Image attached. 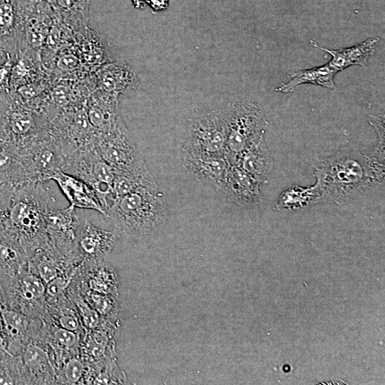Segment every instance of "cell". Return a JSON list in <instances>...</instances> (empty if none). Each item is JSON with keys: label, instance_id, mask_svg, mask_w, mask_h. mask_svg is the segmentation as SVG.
<instances>
[{"label": "cell", "instance_id": "1", "mask_svg": "<svg viewBox=\"0 0 385 385\" xmlns=\"http://www.w3.org/2000/svg\"><path fill=\"white\" fill-rule=\"evenodd\" d=\"M315 169L322 201L338 204L349 202L384 177V165L349 145L322 160Z\"/></svg>", "mask_w": 385, "mask_h": 385}, {"label": "cell", "instance_id": "2", "mask_svg": "<svg viewBox=\"0 0 385 385\" xmlns=\"http://www.w3.org/2000/svg\"><path fill=\"white\" fill-rule=\"evenodd\" d=\"M168 213L166 200L158 189L141 188L115 197L103 215L118 233L143 237L162 228Z\"/></svg>", "mask_w": 385, "mask_h": 385}, {"label": "cell", "instance_id": "3", "mask_svg": "<svg viewBox=\"0 0 385 385\" xmlns=\"http://www.w3.org/2000/svg\"><path fill=\"white\" fill-rule=\"evenodd\" d=\"M46 183L28 181L16 186L4 220L18 234L24 249L38 243L46 232L49 204L55 201Z\"/></svg>", "mask_w": 385, "mask_h": 385}, {"label": "cell", "instance_id": "4", "mask_svg": "<svg viewBox=\"0 0 385 385\" xmlns=\"http://www.w3.org/2000/svg\"><path fill=\"white\" fill-rule=\"evenodd\" d=\"M226 126L225 158L236 165L242 153L265 137L268 121L260 106L242 101L230 102L222 109Z\"/></svg>", "mask_w": 385, "mask_h": 385}, {"label": "cell", "instance_id": "5", "mask_svg": "<svg viewBox=\"0 0 385 385\" xmlns=\"http://www.w3.org/2000/svg\"><path fill=\"white\" fill-rule=\"evenodd\" d=\"M18 149L27 181L48 182L63 171L64 157L49 130Z\"/></svg>", "mask_w": 385, "mask_h": 385}, {"label": "cell", "instance_id": "6", "mask_svg": "<svg viewBox=\"0 0 385 385\" xmlns=\"http://www.w3.org/2000/svg\"><path fill=\"white\" fill-rule=\"evenodd\" d=\"M226 126L222 110H214L190 120L183 151L225 156Z\"/></svg>", "mask_w": 385, "mask_h": 385}, {"label": "cell", "instance_id": "7", "mask_svg": "<svg viewBox=\"0 0 385 385\" xmlns=\"http://www.w3.org/2000/svg\"><path fill=\"white\" fill-rule=\"evenodd\" d=\"M36 0H0V50L14 56Z\"/></svg>", "mask_w": 385, "mask_h": 385}, {"label": "cell", "instance_id": "8", "mask_svg": "<svg viewBox=\"0 0 385 385\" xmlns=\"http://www.w3.org/2000/svg\"><path fill=\"white\" fill-rule=\"evenodd\" d=\"M96 149L115 169L122 168L140 156L123 120L110 131L97 136Z\"/></svg>", "mask_w": 385, "mask_h": 385}, {"label": "cell", "instance_id": "9", "mask_svg": "<svg viewBox=\"0 0 385 385\" xmlns=\"http://www.w3.org/2000/svg\"><path fill=\"white\" fill-rule=\"evenodd\" d=\"M182 168L197 181L221 192L230 165L225 156L183 151Z\"/></svg>", "mask_w": 385, "mask_h": 385}, {"label": "cell", "instance_id": "10", "mask_svg": "<svg viewBox=\"0 0 385 385\" xmlns=\"http://www.w3.org/2000/svg\"><path fill=\"white\" fill-rule=\"evenodd\" d=\"M96 89L118 97L139 84V78L133 68L123 61H113L101 66L94 73Z\"/></svg>", "mask_w": 385, "mask_h": 385}, {"label": "cell", "instance_id": "11", "mask_svg": "<svg viewBox=\"0 0 385 385\" xmlns=\"http://www.w3.org/2000/svg\"><path fill=\"white\" fill-rule=\"evenodd\" d=\"M260 184L240 167L230 165L221 192L237 205L254 206L262 202Z\"/></svg>", "mask_w": 385, "mask_h": 385}, {"label": "cell", "instance_id": "12", "mask_svg": "<svg viewBox=\"0 0 385 385\" xmlns=\"http://www.w3.org/2000/svg\"><path fill=\"white\" fill-rule=\"evenodd\" d=\"M80 223L76 208L72 205L63 209L49 208L46 217V231L58 246L69 250L76 242Z\"/></svg>", "mask_w": 385, "mask_h": 385}, {"label": "cell", "instance_id": "13", "mask_svg": "<svg viewBox=\"0 0 385 385\" xmlns=\"http://www.w3.org/2000/svg\"><path fill=\"white\" fill-rule=\"evenodd\" d=\"M114 170L112 188L115 198L141 188L158 189L141 155L130 163Z\"/></svg>", "mask_w": 385, "mask_h": 385}, {"label": "cell", "instance_id": "14", "mask_svg": "<svg viewBox=\"0 0 385 385\" xmlns=\"http://www.w3.org/2000/svg\"><path fill=\"white\" fill-rule=\"evenodd\" d=\"M115 234L93 226L87 219L81 221L76 236V247L83 256L103 260L111 252Z\"/></svg>", "mask_w": 385, "mask_h": 385}, {"label": "cell", "instance_id": "15", "mask_svg": "<svg viewBox=\"0 0 385 385\" xmlns=\"http://www.w3.org/2000/svg\"><path fill=\"white\" fill-rule=\"evenodd\" d=\"M54 180L63 194L75 208L94 210L104 214V210L96 191L84 181L63 171L51 179Z\"/></svg>", "mask_w": 385, "mask_h": 385}, {"label": "cell", "instance_id": "16", "mask_svg": "<svg viewBox=\"0 0 385 385\" xmlns=\"http://www.w3.org/2000/svg\"><path fill=\"white\" fill-rule=\"evenodd\" d=\"M379 41L378 37H371L352 46L337 50L322 47L314 41H310V43L312 46L328 53L332 56L328 63L339 72L351 66L366 65L369 58L374 53Z\"/></svg>", "mask_w": 385, "mask_h": 385}, {"label": "cell", "instance_id": "17", "mask_svg": "<svg viewBox=\"0 0 385 385\" xmlns=\"http://www.w3.org/2000/svg\"><path fill=\"white\" fill-rule=\"evenodd\" d=\"M236 165L260 183L267 182L273 167V158L265 137L246 149Z\"/></svg>", "mask_w": 385, "mask_h": 385}, {"label": "cell", "instance_id": "18", "mask_svg": "<svg viewBox=\"0 0 385 385\" xmlns=\"http://www.w3.org/2000/svg\"><path fill=\"white\" fill-rule=\"evenodd\" d=\"M337 73L328 63L321 66L296 71L290 73L287 81L281 83L275 91L290 93L294 91L297 86L304 83L334 89V76Z\"/></svg>", "mask_w": 385, "mask_h": 385}, {"label": "cell", "instance_id": "19", "mask_svg": "<svg viewBox=\"0 0 385 385\" xmlns=\"http://www.w3.org/2000/svg\"><path fill=\"white\" fill-rule=\"evenodd\" d=\"M0 179L13 185L27 181L18 147L0 130Z\"/></svg>", "mask_w": 385, "mask_h": 385}, {"label": "cell", "instance_id": "20", "mask_svg": "<svg viewBox=\"0 0 385 385\" xmlns=\"http://www.w3.org/2000/svg\"><path fill=\"white\" fill-rule=\"evenodd\" d=\"M24 247L19 236L4 221L0 222V274L16 270L24 258Z\"/></svg>", "mask_w": 385, "mask_h": 385}, {"label": "cell", "instance_id": "21", "mask_svg": "<svg viewBox=\"0 0 385 385\" xmlns=\"http://www.w3.org/2000/svg\"><path fill=\"white\" fill-rule=\"evenodd\" d=\"M322 201V195L314 185L309 188L292 186L285 190L274 202L277 210H298Z\"/></svg>", "mask_w": 385, "mask_h": 385}, {"label": "cell", "instance_id": "22", "mask_svg": "<svg viewBox=\"0 0 385 385\" xmlns=\"http://www.w3.org/2000/svg\"><path fill=\"white\" fill-rule=\"evenodd\" d=\"M1 317L8 335L11 338H14V340L26 328L27 321L26 317L13 309H3L1 310Z\"/></svg>", "mask_w": 385, "mask_h": 385}, {"label": "cell", "instance_id": "23", "mask_svg": "<svg viewBox=\"0 0 385 385\" xmlns=\"http://www.w3.org/2000/svg\"><path fill=\"white\" fill-rule=\"evenodd\" d=\"M19 290L21 294L26 299H38L46 292V287L43 280L35 275L28 274L24 276L19 281Z\"/></svg>", "mask_w": 385, "mask_h": 385}, {"label": "cell", "instance_id": "24", "mask_svg": "<svg viewBox=\"0 0 385 385\" xmlns=\"http://www.w3.org/2000/svg\"><path fill=\"white\" fill-rule=\"evenodd\" d=\"M47 353L34 344L26 346L23 354V361L28 369L36 371L46 365L48 361Z\"/></svg>", "mask_w": 385, "mask_h": 385}, {"label": "cell", "instance_id": "25", "mask_svg": "<svg viewBox=\"0 0 385 385\" xmlns=\"http://www.w3.org/2000/svg\"><path fill=\"white\" fill-rule=\"evenodd\" d=\"M83 366L78 359H71L64 366L63 374L68 384H76L82 376Z\"/></svg>", "mask_w": 385, "mask_h": 385}, {"label": "cell", "instance_id": "26", "mask_svg": "<svg viewBox=\"0 0 385 385\" xmlns=\"http://www.w3.org/2000/svg\"><path fill=\"white\" fill-rule=\"evenodd\" d=\"M37 270L40 278L46 283L58 277V270L56 265L47 257H43L40 260Z\"/></svg>", "mask_w": 385, "mask_h": 385}, {"label": "cell", "instance_id": "27", "mask_svg": "<svg viewBox=\"0 0 385 385\" xmlns=\"http://www.w3.org/2000/svg\"><path fill=\"white\" fill-rule=\"evenodd\" d=\"M15 188L12 184L0 179V212L6 214Z\"/></svg>", "mask_w": 385, "mask_h": 385}, {"label": "cell", "instance_id": "28", "mask_svg": "<svg viewBox=\"0 0 385 385\" xmlns=\"http://www.w3.org/2000/svg\"><path fill=\"white\" fill-rule=\"evenodd\" d=\"M369 122L376 129L379 139V143L377 148L381 157L384 158V115H370Z\"/></svg>", "mask_w": 385, "mask_h": 385}, {"label": "cell", "instance_id": "29", "mask_svg": "<svg viewBox=\"0 0 385 385\" xmlns=\"http://www.w3.org/2000/svg\"><path fill=\"white\" fill-rule=\"evenodd\" d=\"M54 339L61 346L66 348L73 346L77 342V336L74 331L59 328L54 332Z\"/></svg>", "mask_w": 385, "mask_h": 385}, {"label": "cell", "instance_id": "30", "mask_svg": "<svg viewBox=\"0 0 385 385\" xmlns=\"http://www.w3.org/2000/svg\"><path fill=\"white\" fill-rule=\"evenodd\" d=\"M14 61V58L9 55L6 61L0 65V91H9L11 71Z\"/></svg>", "mask_w": 385, "mask_h": 385}, {"label": "cell", "instance_id": "31", "mask_svg": "<svg viewBox=\"0 0 385 385\" xmlns=\"http://www.w3.org/2000/svg\"><path fill=\"white\" fill-rule=\"evenodd\" d=\"M66 279L58 276L47 283L46 291L49 296L55 297L60 294L66 288Z\"/></svg>", "mask_w": 385, "mask_h": 385}, {"label": "cell", "instance_id": "32", "mask_svg": "<svg viewBox=\"0 0 385 385\" xmlns=\"http://www.w3.org/2000/svg\"><path fill=\"white\" fill-rule=\"evenodd\" d=\"M83 321L86 326L92 328L98 322V315L94 309H91L83 303L79 306Z\"/></svg>", "mask_w": 385, "mask_h": 385}, {"label": "cell", "instance_id": "33", "mask_svg": "<svg viewBox=\"0 0 385 385\" xmlns=\"http://www.w3.org/2000/svg\"><path fill=\"white\" fill-rule=\"evenodd\" d=\"M59 323L61 328L76 331L78 327V320L71 314H63L59 318Z\"/></svg>", "mask_w": 385, "mask_h": 385}, {"label": "cell", "instance_id": "34", "mask_svg": "<svg viewBox=\"0 0 385 385\" xmlns=\"http://www.w3.org/2000/svg\"><path fill=\"white\" fill-rule=\"evenodd\" d=\"M94 308L101 313H106L110 308L109 300L104 296L94 294L92 296Z\"/></svg>", "mask_w": 385, "mask_h": 385}, {"label": "cell", "instance_id": "35", "mask_svg": "<svg viewBox=\"0 0 385 385\" xmlns=\"http://www.w3.org/2000/svg\"><path fill=\"white\" fill-rule=\"evenodd\" d=\"M147 4L150 6L153 13H157L168 8L169 0H147Z\"/></svg>", "mask_w": 385, "mask_h": 385}, {"label": "cell", "instance_id": "36", "mask_svg": "<svg viewBox=\"0 0 385 385\" xmlns=\"http://www.w3.org/2000/svg\"><path fill=\"white\" fill-rule=\"evenodd\" d=\"M136 9H143L147 4V0H131Z\"/></svg>", "mask_w": 385, "mask_h": 385}, {"label": "cell", "instance_id": "37", "mask_svg": "<svg viewBox=\"0 0 385 385\" xmlns=\"http://www.w3.org/2000/svg\"><path fill=\"white\" fill-rule=\"evenodd\" d=\"M8 57H9V54L0 50V65L4 64L6 61Z\"/></svg>", "mask_w": 385, "mask_h": 385}, {"label": "cell", "instance_id": "38", "mask_svg": "<svg viewBox=\"0 0 385 385\" xmlns=\"http://www.w3.org/2000/svg\"><path fill=\"white\" fill-rule=\"evenodd\" d=\"M6 214L0 212V222L4 221L6 218Z\"/></svg>", "mask_w": 385, "mask_h": 385}]
</instances>
